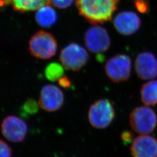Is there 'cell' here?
I'll use <instances>...</instances> for the list:
<instances>
[{
	"label": "cell",
	"mask_w": 157,
	"mask_h": 157,
	"mask_svg": "<svg viewBox=\"0 0 157 157\" xmlns=\"http://www.w3.org/2000/svg\"><path fill=\"white\" fill-rule=\"evenodd\" d=\"M119 0H76L79 14L93 24L103 23L111 19Z\"/></svg>",
	"instance_id": "obj_1"
},
{
	"label": "cell",
	"mask_w": 157,
	"mask_h": 157,
	"mask_svg": "<svg viewBox=\"0 0 157 157\" xmlns=\"http://www.w3.org/2000/svg\"><path fill=\"white\" fill-rule=\"evenodd\" d=\"M58 44L54 36L44 30H40L31 37L29 50L33 56L42 59H48L55 56Z\"/></svg>",
	"instance_id": "obj_2"
},
{
	"label": "cell",
	"mask_w": 157,
	"mask_h": 157,
	"mask_svg": "<svg viewBox=\"0 0 157 157\" xmlns=\"http://www.w3.org/2000/svg\"><path fill=\"white\" fill-rule=\"evenodd\" d=\"M130 124L136 133L141 135L149 134L157 127V114L152 108L147 106L137 107L130 113Z\"/></svg>",
	"instance_id": "obj_3"
},
{
	"label": "cell",
	"mask_w": 157,
	"mask_h": 157,
	"mask_svg": "<svg viewBox=\"0 0 157 157\" xmlns=\"http://www.w3.org/2000/svg\"><path fill=\"white\" fill-rule=\"evenodd\" d=\"M115 111L111 101L101 99L95 101L90 107L89 121L91 126L97 129H104L112 123Z\"/></svg>",
	"instance_id": "obj_4"
},
{
	"label": "cell",
	"mask_w": 157,
	"mask_h": 157,
	"mask_svg": "<svg viewBox=\"0 0 157 157\" xmlns=\"http://www.w3.org/2000/svg\"><path fill=\"white\" fill-rule=\"evenodd\" d=\"M59 59L67 70L78 71L88 62L89 56L83 47L72 43L62 49Z\"/></svg>",
	"instance_id": "obj_5"
},
{
	"label": "cell",
	"mask_w": 157,
	"mask_h": 157,
	"mask_svg": "<svg viewBox=\"0 0 157 157\" xmlns=\"http://www.w3.org/2000/svg\"><path fill=\"white\" fill-rule=\"evenodd\" d=\"M132 61L128 56L118 54L108 60L105 71L112 82L118 83L127 80L130 76Z\"/></svg>",
	"instance_id": "obj_6"
},
{
	"label": "cell",
	"mask_w": 157,
	"mask_h": 157,
	"mask_svg": "<svg viewBox=\"0 0 157 157\" xmlns=\"http://www.w3.org/2000/svg\"><path fill=\"white\" fill-rule=\"evenodd\" d=\"M84 43L89 50L95 54L105 52L111 44L107 30L100 26H92L86 31Z\"/></svg>",
	"instance_id": "obj_7"
},
{
	"label": "cell",
	"mask_w": 157,
	"mask_h": 157,
	"mask_svg": "<svg viewBox=\"0 0 157 157\" xmlns=\"http://www.w3.org/2000/svg\"><path fill=\"white\" fill-rule=\"evenodd\" d=\"M28 130L26 122L15 116L6 117L1 124L2 134L8 140L14 143H19L24 140Z\"/></svg>",
	"instance_id": "obj_8"
},
{
	"label": "cell",
	"mask_w": 157,
	"mask_h": 157,
	"mask_svg": "<svg viewBox=\"0 0 157 157\" xmlns=\"http://www.w3.org/2000/svg\"><path fill=\"white\" fill-rule=\"evenodd\" d=\"M63 93L56 86L45 85L40 91L39 104L46 111L54 112L58 110L63 105Z\"/></svg>",
	"instance_id": "obj_9"
},
{
	"label": "cell",
	"mask_w": 157,
	"mask_h": 157,
	"mask_svg": "<svg viewBox=\"0 0 157 157\" xmlns=\"http://www.w3.org/2000/svg\"><path fill=\"white\" fill-rule=\"evenodd\" d=\"M135 70L142 80H150L157 76V60L150 52H143L138 55L135 61Z\"/></svg>",
	"instance_id": "obj_10"
},
{
	"label": "cell",
	"mask_w": 157,
	"mask_h": 157,
	"mask_svg": "<svg viewBox=\"0 0 157 157\" xmlns=\"http://www.w3.org/2000/svg\"><path fill=\"white\" fill-rule=\"evenodd\" d=\"M141 19L133 12L119 13L113 19V26L118 33L124 36L135 33L141 26Z\"/></svg>",
	"instance_id": "obj_11"
},
{
	"label": "cell",
	"mask_w": 157,
	"mask_h": 157,
	"mask_svg": "<svg viewBox=\"0 0 157 157\" xmlns=\"http://www.w3.org/2000/svg\"><path fill=\"white\" fill-rule=\"evenodd\" d=\"M131 152L133 157H157V139L143 135L136 137L132 142Z\"/></svg>",
	"instance_id": "obj_12"
},
{
	"label": "cell",
	"mask_w": 157,
	"mask_h": 157,
	"mask_svg": "<svg viewBox=\"0 0 157 157\" xmlns=\"http://www.w3.org/2000/svg\"><path fill=\"white\" fill-rule=\"evenodd\" d=\"M4 5L11 4L17 11L25 12L37 10L43 6L50 4V0H3Z\"/></svg>",
	"instance_id": "obj_13"
},
{
	"label": "cell",
	"mask_w": 157,
	"mask_h": 157,
	"mask_svg": "<svg viewBox=\"0 0 157 157\" xmlns=\"http://www.w3.org/2000/svg\"><path fill=\"white\" fill-rule=\"evenodd\" d=\"M35 19L37 24L43 28H50L57 21L56 12L49 4L39 8L36 13Z\"/></svg>",
	"instance_id": "obj_14"
},
{
	"label": "cell",
	"mask_w": 157,
	"mask_h": 157,
	"mask_svg": "<svg viewBox=\"0 0 157 157\" xmlns=\"http://www.w3.org/2000/svg\"><path fill=\"white\" fill-rule=\"evenodd\" d=\"M141 101L147 106L157 104V80L143 84L140 89Z\"/></svg>",
	"instance_id": "obj_15"
},
{
	"label": "cell",
	"mask_w": 157,
	"mask_h": 157,
	"mask_svg": "<svg viewBox=\"0 0 157 157\" xmlns=\"http://www.w3.org/2000/svg\"><path fill=\"white\" fill-rule=\"evenodd\" d=\"M63 69L62 65L56 62L51 63L45 69V77L49 80L56 82L63 76Z\"/></svg>",
	"instance_id": "obj_16"
},
{
	"label": "cell",
	"mask_w": 157,
	"mask_h": 157,
	"mask_svg": "<svg viewBox=\"0 0 157 157\" xmlns=\"http://www.w3.org/2000/svg\"><path fill=\"white\" fill-rule=\"evenodd\" d=\"M23 112L26 114L32 115L38 111V104L33 99H29L26 101L22 106Z\"/></svg>",
	"instance_id": "obj_17"
},
{
	"label": "cell",
	"mask_w": 157,
	"mask_h": 157,
	"mask_svg": "<svg viewBox=\"0 0 157 157\" xmlns=\"http://www.w3.org/2000/svg\"><path fill=\"white\" fill-rule=\"evenodd\" d=\"M136 9L141 13H147L150 11V6L148 0H134Z\"/></svg>",
	"instance_id": "obj_18"
},
{
	"label": "cell",
	"mask_w": 157,
	"mask_h": 157,
	"mask_svg": "<svg viewBox=\"0 0 157 157\" xmlns=\"http://www.w3.org/2000/svg\"><path fill=\"white\" fill-rule=\"evenodd\" d=\"M74 0H50V4L60 9H65L71 6Z\"/></svg>",
	"instance_id": "obj_19"
},
{
	"label": "cell",
	"mask_w": 157,
	"mask_h": 157,
	"mask_svg": "<svg viewBox=\"0 0 157 157\" xmlns=\"http://www.w3.org/2000/svg\"><path fill=\"white\" fill-rule=\"evenodd\" d=\"M0 157H11L12 151L11 148L3 140L0 141Z\"/></svg>",
	"instance_id": "obj_20"
},
{
	"label": "cell",
	"mask_w": 157,
	"mask_h": 157,
	"mask_svg": "<svg viewBox=\"0 0 157 157\" xmlns=\"http://www.w3.org/2000/svg\"><path fill=\"white\" fill-rule=\"evenodd\" d=\"M133 133L129 130L124 131L121 134V139L123 141L124 145H127L131 143L133 140Z\"/></svg>",
	"instance_id": "obj_21"
},
{
	"label": "cell",
	"mask_w": 157,
	"mask_h": 157,
	"mask_svg": "<svg viewBox=\"0 0 157 157\" xmlns=\"http://www.w3.org/2000/svg\"><path fill=\"white\" fill-rule=\"evenodd\" d=\"M58 83L63 88L67 89L70 87L71 86V81L69 78H67V76H62L61 78L58 80Z\"/></svg>",
	"instance_id": "obj_22"
}]
</instances>
